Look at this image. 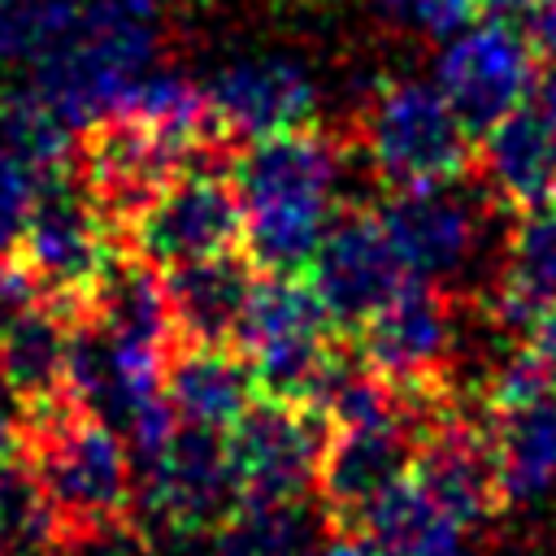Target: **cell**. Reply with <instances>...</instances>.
<instances>
[{
  "label": "cell",
  "instance_id": "obj_1",
  "mask_svg": "<svg viewBox=\"0 0 556 556\" xmlns=\"http://www.w3.org/2000/svg\"><path fill=\"white\" fill-rule=\"evenodd\" d=\"M230 178L243 200V252L265 274H304L339 217L343 148L317 126H295L248 143Z\"/></svg>",
  "mask_w": 556,
  "mask_h": 556
},
{
  "label": "cell",
  "instance_id": "obj_2",
  "mask_svg": "<svg viewBox=\"0 0 556 556\" xmlns=\"http://www.w3.org/2000/svg\"><path fill=\"white\" fill-rule=\"evenodd\" d=\"M17 460L39 482L43 500L61 521V547L113 526H126L135 504L130 443L117 426L61 400L39 413H22Z\"/></svg>",
  "mask_w": 556,
  "mask_h": 556
},
{
  "label": "cell",
  "instance_id": "obj_3",
  "mask_svg": "<svg viewBox=\"0 0 556 556\" xmlns=\"http://www.w3.org/2000/svg\"><path fill=\"white\" fill-rule=\"evenodd\" d=\"M161 43L156 0H96L83 30L26 74L74 130L113 117L126 91L148 74Z\"/></svg>",
  "mask_w": 556,
  "mask_h": 556
},
{
  "label": "cell",
  "instance_id": "obj_4",
  "mask_svg": "<svg viewBox=\"0 0 556 556\" xmlns=\"http://www.w3.org/2000/svg\"><path fill=\"white\" fill-rule=\"evenodd\" d=\"M334 317L308 274H265L248 300L235 348L248 356L261 395L317 404V391L339 356Z\"/></svg>",
  "mask_w": 556,
  "mask_h": 556
},
{
  "label": "cell",
  "instance_id": "obj_5",
  "mask_svg": "<svg viewBox=\"0 0 556 556\" xmlns=\"http://www.w3.org/2000/svg\"><path fill=\"white\" fill-rule=\"evenodd\" d=\"M361 148L391 191L443 187L469 169V130L439 83H382L361 113Z\"/></svg>",
  "mask_w": 556,
  "mask_h": 556
},
{
  "label": "cell",
  "instance_id": "obj_6",
  "mask_svg": "<svg viewBox=\"0 0 556 556\" xmlns=\"http://www.w3.org/2000/svg\"><path fill=\"white\" fill-rule=\"evenodd\" d=\"M113 256H117V235L87 195V187L70 182V174L43 182L13 248V261L22 265L30 287L78 317Z\"/></svg>",
  "mask_w": 556,
  "mask_h": 556
},
{
  "label": "cell",
  "instance_id": "obj_7",
  "mask_svg": "<svg viewBox=\"0 0 556 556\" xmlns=\"http://www.w3.org/2000/svg\"><path fill=\"white\" fill-rule=\"evenodd\" d=\"M122 248L152 261L156 269L243 248V200L235 178L217 165V152L169 178L156 200L126 226Z\"/></svg>",
  "mask_w": 556,
  "mask_h": 556
},
{
  "label": "cell",
  "instance_id": "obj_8",
  "mask_svg": "<svg viewBox=\"0 0 556 556\" xmlns=\"http://www.w3.org/2000/svg\"><path fill=\"white\" fill-rule=\"evenodd\" d=\"M330 421L291 400H252V408L226 430L239 508H300L317 486Z\"/></svg>",
  "mask_w": 556,
  "mask_h": 556
},
{
  "label": "cell",
  "instance_id": "obj_9",
  "mask_svg": "<svg viewBox=\"0 0 556 556\" xmlns=\"http://www.w3.org/2000/svg\"><path fill=\"white\" fill-rule=\"evenodd\" d=\"M356 348L391 387L430 408L452 395L447 365L456 352V308L443 287L413 278L382 313L356 330Z\"/></svg>",
  "mask_w": 556,
  "mask_h": 556
},
{
  "label": "cell",
  "instance_id": "obj_10",
  "mask_svg": "<svg viewBox=\"0 0 556 556\" xmlns=\"http://www.w3.org/2000/svg\"><path fill=\"white\" fill-rule=\"evenodd\" d=\"M143 517L178 539H200L239 513V482L222 430L178 426V434L143 460Z\"/></svg>",
  "mask_w": 556,
  "mask_h": 556
},
{
  "label": "cell",
  "instance_id": "obj_11",
  "mask_svg": "<svg viewBox=\"0 0 556 556\" xmlns=\"http://www.w3.org/2000/svg\"><path fill=\"white\" fill-rule=\"evenodd\" d=\"M304 274L339 330H361L413 282L378 208H339Z\"/></svg>",
  "mask_w": 556,
  "mask_h": 556
},
{
  "label": "cell",
  "instance_id": "obj_12",
  "mask_svg": "<svg viewBox=\"0 0 556 556\" xmlns=\"http://www.w3.org/2000/svg\"><path fill=\"white\" fill-rule=\"evenodd\" d=\"M539 48L530 35L513 26V17H491L456 30L443 43L434 65V83L465 122L469 135H486L500 117H508L539 78Z\"/></svg>",
  "mask_w": 556,
  "mask_h": 556
},
{
  "label": "cell",
  "instance_id": "obj_13",
  "mask_svg": "<svg viewBox=\"0 0 556 556\" xmlns=\"http://www.w3.org/2000/svg\"><path fill=\"white\" fill-rule=\"evenodd\" d=\"M417 439H421V417L330 426L317 469V500L334 530H361L369 508L404 473H413Z\"/></svg>",
  "mask_w": 556,
  "mask_h": 556
},
{
  "label": "cell",
  "instance_id": "obj_14",
  "mask_svg": "<svg viewBox=\"0 0 556 556\" xmlns=\"http://www.w3.org/2000/svg\"><path fill=\"white\" fill-rule=\"evenodd\" d=\"M413 473L469 530L478 521H486L504 504L495 443H491V430H486L482 408L478 413H465V408H456V400H443L421 421Z\"/></svg>",
  "mask_w": 556,
  "mask_h": 556
},
{
  "label": "cell",
  "instance_id": "obj_15",
  "mask_svg": "<svg viewBox=\"0 0 556 556\" xmlns=\"http://www.w3.org/2000/svg\"><path fill=\"white\" fill-rule=\"evenodd\" d=\"M378 213L404 265L421 282L443 287L478 261V248L486 235V208L478 191H456V182L391 191V200Z\"/></svg>",
  "mask_w": 556,
  "mask_h": 556
},
{
  "label": "cell",
  "instance_id": "obj_16",
  "mask_svg": "<svg viewBox=\"0 0 556 556\" xmlns=\"http://www.w3.org/2000/svg\"><path fill=\"white\" fill-rule=\"evenodd\" d=\"M204 91H208L213 126L226 143H256L308 126L317 109V87L308 70L282 52L239 56L222 65Z\"/></svg>",
  "mask_w": 556,
  "mask_h": 556
},
{
  "label": "cell",
  "instance_id": "obj_17",
  "mask_svg": "<svg viewBox=\"0 0 556 556\" xmlns=\"http://www.w3.org/2000/svg\"><path fill=\"white\" fill-rule=\"evenodd\" d=\"M478 165L491 200L508 208L556 195V70L539 74L526 100L482 135Z\"/></svg>",
  "mask_w": 556,
  "mask_h": 556
},
{
  "label": "cell",
  "instance_id": "obj_18",
  "mask_svg": "<svg viewBox=\"0 0 556 556\" xmlns=\"http://www.w3.org/2000/svg\"><path fill=\"white\" fill-rule=\"evenodd\" d=\"M256 269L261 265L243 248L161 269L165 295H169V317H174V339L204 343V348H235L248 300L261 282Z\"/></svg>",
  "mask_w": 556,
  "mask_h": 556
},
{
  "label": "cell",
  "instance_id": "obj_19",
  "mask_svg": "<svg viewBox=\"0 0 556 556\" xmlns=\"http://www.w3.org/2000/svg\"><path fill=\"white\" fill-rule=\"evenodd\" d=\"M74 313L56 300H30L4 330L0 356L9 387L22 413L52 408L70 400V343H74Z\"/></svg>",
  "mask_w": 556,
  "mask_h": 556
},
{
  "label": "cell",
  "instance_id": "obj_20",
  "mask_svg": "<svg viewBox=\"0 0 556 556\" xmlns=\"http://www.w3.org/2000/svg\"><path fill=\"white\" fill-rule=\"evenodd\" d=\"M256 374L239 348L178 343L165 361V395L182 426L230 430L256 400Z\"/></svg>",
  "mask_w": 556,
  "mask_h": 556
},
{
  "label": "cell",
  "instance_id": "obj_21",
  "mask_svg": "<svg viewBox=\"0 0 556 556\" xmlns=\"http://www.w3.org/2000/svg\"><path fill=\"white\" fill-rule=\"evenodd\" d=\"M556 304V195L517 208L504 243V274L491 295L495 326L530 334L543 308Z\"/></svg>",
  "mask_w": 556,
  "mask_h": 556
},
{
  "label": "cell",
  "instance_id": "obj_22",
  "mask_svg": "<svg viewBox=\"0 0 556 556\" xmlns=\"http://www.w3.org/2000/svg\"><path fill=\"white\" fill-rule=\"evenodd\" d=\"M382 556H465V530L417 473H404L361 526Z\"/></svg>",
  "mask_w": 556,
  "mask_h": 556
},
{
  "label": "cell",
  "instance_id": "obj_23",
  "mask_svg": "<svg viewBox=\"0 0 556 556\" xmlns=\"http://www.w3.org/2000/svg\"><path fill=\"white\" fill-rule=\"evenodd\" d=\"M482 417L495 443L504 504L543 495L556 482V391L534 404L508 413H482Z\"/></svg>",
  "mask_w": 556,
  "mask_h": 556
},
{
  "label": "cell",
  "instance_id": "obj_24",
  "mask_svg": "<svg viewBox=\"0 0 556 556\" xmlns=\"http://www.w3.org/2000/svg\"><path fill=\"white\" fill-rule=\"evenodd\" d=\"M74 126L35 91V87H13L0 96V148L22 161L39 182H56L70 169L74 156Z\"/></svg>",
  "mask_w": 556,
  "mask_h": 556
},
{
  "label": "cell",
  "instance_id": "obj_25",
  "mask_svg": "<svg viewBox=\"0 0 556 556\" xmlns=\"http://www.w3.org/2000/svg\"><path fill=\"white\" fill-rule=\"evenodd\" d=\"M91 4L96 0H0V61L30 74L83 30Z\"/></svg>",
  "mask_w": 556,
  "mask_h": 556
},
{
  "label": "cell",
  "instance_id": "obj_26",
  "mask_svg": "<svg viewBox=\"0 0 556 556\" xmlns=\"http://www.w3.org/2000/svg\"><path fill=\"white\" fill-rule=\"evenodd\" d=\"M308 521L300 508H239L200 534L191 556H308Z\"/></svg>",
  "mask_w": 556,
  "mask_h": 556
},
{
  "label": "cell",
  "instance_id": "obj_27",
  "mask_svg": "<svg viewBox=\"0 0 556 556\" xmlns=\"http://www.w3.org/2000/svg\"><path fill=\"white\" fill-rule=\"evenodd\" d=\"M61 547V521L22 460L0 465V556H39Z\"/></svg>",
  "mask_w": 556,
  "mask_h": 556
},
{
  "label": "cell",
  "instance_id": "obj_28",
  "mask_svg": "<svg viewBox=\"0 0 556 556\" xmlns=\"http://www.w3.org/2000/svg\"><path fill=\"white\" fill-rule=\"evenodd\" d=\"M39 191H43V182L22 161H13L0 148V256H13L17 235H22V226H26Z\"/></svg>",
  "mask_w": 556,
  "mask_h": 556
},
{
  "label": "cell",
  "instance_id": "obj_29",
  "mask_svg": "<svg viewBox=\"0 0 556 556\" xmlns=\"http://www.w3.org/2000/svg\"><path fill=\"white\" fill-rule=\"evenodd\" d=\"M382 9L430 39H452L456 30L469 26L478 0H382Z\"/></svg>",
  "mask_w": 556,
  "mask_h": 556
},
{
  "label": "cell",
  "instance_id": "obj_30",
  "mask_svg": "<svg viewBox=\"0 0 556 556\" xmlns=\"http://www.w3.org/2000/svg\"><path fill=\"white\" fill-rule=\"evenodd\" d=\"M308 556H382V552L365 530H334V539H326Z\"/></svg>",
  "mask_w": 556,
  "mask_h": 556
},
{
  "label": "cell",
  "instance_id": "obj_31",
  "mask_svg": "<svg viewBox=\"0 0 556 556\" xmlns=\"http://www.w3.org/2000/svg\"><path fill=\"white\" fill-rule=\"evenodd\" d=\"M17 400H0V465L17 460L22 452V408H13Z\"/></svg>",
  "mask_w": 556,
  "mask_h": 556
},
{
  "label": "cell",
  "instance_id": "obj_32",
  "mask_svg": "<svg viewBox=\"0 0 556 556\" xmlns=\"http://www.w3.org/2000/svg\"><path fill=\"white\" fill-rule=\"evenodd\" d=\"M543 0H478V9H486L491 17H521V13H534Z\"/></svg>",
  "mask_w": 556,
  "mask_h": 556
},
{
  "label": "cell",
  "instance_id": "obj_33",
  "mask_svg": "<svg viewBox=\"0 0 556 556\" xmlns=\"http://www.w3.org/2000/svg\"><path fill=\"white\" fill-rule=\"evenodd\" d=\"M547 4H556V0H547Z\"/></svg>",
  "mask_w": 556,
  "mask_h": 556
}]
</instances>
